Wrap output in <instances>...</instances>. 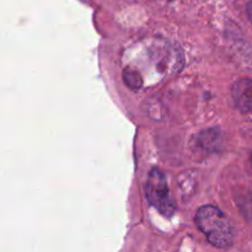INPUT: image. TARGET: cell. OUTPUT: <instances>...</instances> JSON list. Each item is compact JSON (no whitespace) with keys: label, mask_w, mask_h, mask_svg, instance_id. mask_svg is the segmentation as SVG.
<instances>
[{"label":"cell","mask_w":252,"mask_h":252,"mask_svg":"<svg viewBox=\"0 0 252 252\" xmlns=\"http://www.w3.org/2000/svg\"><path fill=\"white\" fill-rule=\"evenodd\" d=\"M233 97L239 110L244 113H252V80L241 79L233 86Z\"/></svg>","instance_id":"3957f363"},{"label":"cell","mask_w":252,"mask_h":252,"mask_svg":"<svg viewBox=\"0 0 252 252\" xmlns=\"http://www.w3.org/2000/svg\"><path fill=\"white\" fill-rule=\"evenodd\" d=\"M246 11H248L249 19H250V21L252 22V1H250L248 4V7H246Z\"/></svg>","instance_id":"5b68a950"},{"label":"cell","mask_w":252,"mask_h":252,"mask_svg":"<svg viewBox=\"0 0 252 252\" xmlns=\"http://www.w3.org/2000/svg\"><path fill=\"white\" fill-rule=\"evenodd\" d=\"M123 79L127 86H129L133 90H138L143 85V78L132 68H127L123 71Z\"/></svg>","instance_id":"277c9868"},{"label":"cell","mask_w":252,"mask_h":252,"mask_svg":"<svg viewBox=\"0 0 252 252\" xmlns=\"http://www.w3.org/2000/svg\"><path fill=\"white\" fill-rule=\"evenodd\" d=\"M145 196L149 203L166 217H171L175 211L174 201L165 175L159 169H153L145 184Z\"/></svg>","instance_id":"7a4b0ae2"},{"label":"cell","mask_w":252,"mask_h":252,"mask_svg":"<svg viewBox=\"0 0 252 252\" xmlns=\"http://www.w3.org/2000/svg\"><path fill=\"white\" fill-rule=\"evenodd\" d=\"M199 230L209 243L218 249H226L234 241V229L225 214L214 206H204L198 209L194 218Z\"/></svg>","instance_id":"6da1fadb"},{"label":"cell","mask_w":252,"mask_h":252,"mask_svg":"<svg viewBox=\"0 0 252 252\" xmlns=\"http://www.w3.org/2000/svg\"><path fill=\"white\" fill-rule=\"evenodd\" d=\"M251 166H252V153H251Z\"/></svg>","instance_id":"8992f818"}]
</instances>
